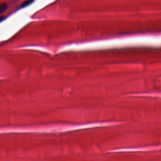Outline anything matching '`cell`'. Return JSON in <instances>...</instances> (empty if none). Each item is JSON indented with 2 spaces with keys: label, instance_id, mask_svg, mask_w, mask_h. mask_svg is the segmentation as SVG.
Here are the masks:
<instances>
[{
  "label": "cell",
  "instance_id": "cell-1",
  "mask_svg": "<svg viewBox=\"0 0 161 161\" xmlns=\"http://www.w3.org/2000/svg\"><path fill=\"white\" fill-rule=\"evenodd\" d=\"M34 1L33 0H26L25 1H24L21 4V7L22 8H24L26 6H28L29 5H30L31 3H32Z\"/></svg>",
  "mask_w": 161,
  "mask_h": 161
},
{
  "label": "cell",
  "instance_id": "cell-2",
  "mask_svg": "<svg viewBox=\"0 0 161 161\" xmlns=\"http://www.w3.org/2000/svg\"><path fill=\"white\" fill-rule=\"evenodd\" d=\"M7 5L5 3H2L0 5V12L2 13L6 10Z\"/></svg>",
  "mask_w": 161,
  "mask_h": 161
}]
</instances>
